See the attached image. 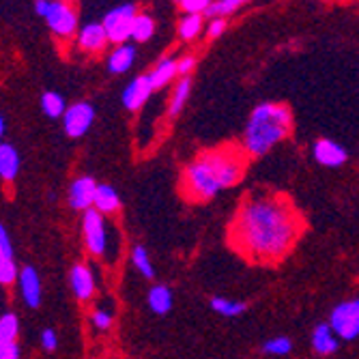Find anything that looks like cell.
Instances as JSON below:
<instances>
[{"mask_svg": "<svg viewBox=\"0 0 359 359\" xmlns=\"http://www.w3.org/2000/svg\"><path fill=\"white\" fill-rule=\"evenodd\" d=\"M312 348L320 357H330L340 348V338L330 323H318L312 330Z\"/></svg>", "mask_w": 359, "mask_h": 359, "instance_id": "cell-14", "label": "cell"}, {"mask_svg": "<svg viewBox=\"0 0 359 359\" xmlns=\"http://www.w3.org/2000/svg\"><path fill=\"white\" fill-rule=\"evenodd\" d=\"M189 93H191V80H189V78H183V80L175 86L172 100H170V106H168V116L175 118V116L185 108V102L189 100Z\"/></svg>", "mask_w": 359, "mask_h": 359, "instance_id": "cell-23", "label": "cell"}, {"mask_svg": "<svg viewBox=\"0 0 359 359\" xmlns=\"http://www.w3.org/2000/svg\"><path fill=\"white\" fill-rule=\"evenodd\" d=\"M177 65H179V74L183 76V78H187V74L194 69V65H196V58L194 56H185V58H181V60H177Z\"/></svg>", "mask_w": 359, "mask_h": 359, "instance_id": "cell-36", "label": "cell"}, {"mask_svg": "<svg viewBox=\"0 0 359 359\" xmlns=\"http://www.w3.org/2000/svg\"><path fill=\"white\" fill-rule=\"evenodd\" d=\"M20 292H22V299L28 308H39L41 306V278L37 273L35 267H22L20 269Z\"/></svg>", "mask_w": 359, "mask_h": 359, "instance_id": "cell-12", "label": "cell"}, {"mask_svg": "<svg viewBox=\"0 0 359 359\" xmlns=\"http://www.w3.org/2000/svg\"><path fill=\"white\" fill-rule=\"evenodd\" d=\"M50 7H52V0H35V11H37L41 18H48Z\"/></svg>", "mask_w": 359, "mask_h": 359, "instance_id": "cell-38", "label": "cell"}, {"mask_svg": "<svg viewBox=\"0 0 359 359\" xmlns=\"http://www.w3.org/2000/svg\"><path fill=\"white\" fill-rule=\"evenodd\" d=\"M312 155L325 168H340L346 164L348 153L342 144L334 142L332 138H318L312 147Z\"/></svg>", "mask_w": 359, "mask_h": 359, "instance_id": "cell-10", "label": "cell"}, {"mask_svg": "<svg viewBox=\"0 0 359 359\" xmlns=\"http://www.w3.org/2000/svg\"><path fill=\"white\" fill-rule=\"evenodd\" d=\"M226 28V20L224 18H215L211 24H209V37H219Z\"/></svg>", "mask_w": 359, "mask_h": 359, "instance_id": "cell-37", "label": "cell"}, {"mask_svg": "<svg viewBox=\"0 0 359 359\" xmlns=\"http://www.w3.org/2000/svg\"><path fill=\"white\" fill-rule=\"evenodd\" d=\"M95 121V108L88 102H76L62 116V129L69 138H82Z\"/></svg>", "mask_w": 359, "mask_h": 359, "instance_id": "cell-7", "label": "cell"}, {"mask_svg": "<svg viewBox=\"0 0 359 359\" xmlns=\"http://www.w3.org/2000/svg\"><path fill=\"white\" fill-rule=\"evenodd\" d=\"M151 93H153V86H151L149 78L147 76H138L132 84H127V88L123 90V106L129 112H136V110H140L147 104Z\"/></svg>", "mask_w": 359, "mask_h": 359, "instance_id": "cell-13", "label": "cell"}, {"mask_svg": "<svg viewBox=\"0 0 359 359\" xmlns=\"http://www.w3.org/2000/svg\"><path fill=\"white\" fill-rule=\"evenodd\" d=\"M22 348L18 342H0V359H20Z\"/></svg>", "mask_w": 359, "mask_h": 359, "instance_id": "cell-34", "label": "cell"}, {"mask_svg": "<svg viewBox=\"0 0 359 359\" xmlns=\"http://www.w3.org/2000/svg\"><path fill=\"white\" fill-rule=\"evenodd\" d=\"M175 297H172V290L166 284H155L149 288L147 292V306L153 314L164 316L172 310Z\"/></svg>", "mask_w": 359, "mask_h": 359, "instance_id": "cell-15", "label": "cell"}, {"mask_svg": "<svg viewBox=\"0 0 359 359\" xmlns=\"http://www.w3.org/2000/svg\"><path fill=\"white\" fill-rule=\"evenodd\" d=\"M20 166H22V157L18 149L9 142L0 144V179L7 183L15 181V177L20 175Z\"/></svg>", "mask_w": 359, "mask_h": 359, "instance_id": "cell-16", "label": "cell"}, {"mask_svg": "<svg viewBox=\"0 0 359 359\" xmlns=\"http://www.w3.org/2000/svg\"><path fill=\"white\" fill-rule=\"evenodd\" d=\"M100 213H104L106 217L116 213L121 209V196L118 191L108 185V183H100V187H97V196H95V207Z\"/></svg>", "mask_w": 359, "mask_h": 359, "instance_id": "cell-18", "label": "cell"}, {"mask_svg": "<svg viewBox=\"0 0 359 359\" xmlns=\"http://www.w3.org/2000/svg\"><path fill=\"white\" fill-rule=\"evenodd\" d=\"M82 235L84 245L90 256L102 258L106 263H116L121 254V233L118 228L97 209L82 213Z\"/></svg>", "mask_w": 359, "mask_h": 359, "instance_id": "cell-4", "label": "cell"}, {"mask_svg": "<svg viewBox=\"0 0 359 359\" xmlns=\"http://www.w3.org/2000/svg\"><path fill=\"white\" fill-rule=\"evenodd\" d=\"M112 320H114V304H102L97 306L90 314V323L95 330L106 332L112 327Z\"/></svg>", "mask_w": 359, "mask_h": 359, "instance_id": "cell-26", "label": "cell"}, {"mask_svg": "<svg viewBox=\"0 0 359 359\" xmlns=\"http://www.w3.org/2000/svg\"><path fill=\"white\" fill-rule=\"evenodd\" d=\"M97 187H100V183H97L93 177H88V175L78 177L69 187V207L76 211H82V213L93 209Z\"/></svg>", "mask_w": 359, "mask_h": 359, "instance_id": "cell-9", "label": "cell"}, {"mask_svg": "<svg viewBox=\"0 0 359 359\" xmlns=\"http://www.w3.org/2000/svg\"><path fill=\"white\" fill-rule=\"evenodd\" d=\"M20 318L15 312H3L0 316V342H18Z\"/></svg>", "mask_w": 359, "mask_h": 359, "instance_id": "cell-24", "label": "cell"}, {"mask_svg": "<svg viewBox=\"0 0 359 359\" xmlns=\"http://www.w3.org/2000/svg\"><path fill=\"white\" fill-rule=\"evenodd\" d=\"M177 74H179V65H177V60H172V58H161V60L157 62V67H155L151 74H147V78H149V82H151V86H153V90H155V88H161V86L170 84L172 78H175Z\"/></svg>", "mask_w": 359, "mask_h": 359, "instance_id": "cell-19", "label": "cell"}, {"mask_svg": "<svg viewBox=\"0 0 359 359\" xmlns=\"http://www.w3.org/2000/svg\"><path fill=\"white\" fill-rule=\"evenodd\" d=\"M5 258H13V243H11L7 226H0V260H5Z\"/></svg>", "mask_w": 359, "mask_h": 359, "instance_id": "cell-32", "label": "cell"}, {"mask_svg": "<svg viewBox=\"0 0 359 359\" xmlns=\"http://www.w3.org/2000/svg\"><path fill=\"white\" fill-rule=\"evenodd\" d=\"M292 116L284 104H258L245 125L243 132V151L252 157L269 153L290 134Z\"/></svg>", "mask_w": 359, "mask_h": 359, "instance_id": "cell-3", "label": "cell"}, {"mask_svg": "<svg viewBox=\"0 0 359 359\" xmlns=\"http://www.w3.org/2000/svg\"><path fill=\"white\" fill-rule=\"evenodd\" d=\"M292 351V340L288 336H276L263 342V353L267 357H286Z\"/></svg>", "mask_w": 359, "mask_h": 359, "instance_id": "cell-27", "label": "cell"}, {"mask_svg": "<svg viewBox=\"0 0 359 359\" xmlns=\"http://www.w3.org/2000/svg\"><path fill=\"white\" fill-rule=\"evenodd\" d=\"M0 134H7V118L5 116H0Z\"/></svg>", "mask_w": 359, "mask_h": 359, "instance_id": "cell-39", "label": "cell"}, {"mask_svg": "<svg viewBox=\"0 0 359 359\" xmlns=\"http://www.w3.org/2000/svg\"><path fill=\"white\" fill-rule=\"evenodd\" d=\"M203 26V18L196 15V13H187L181 22H179V35L183 39H194L196 35L201 32Z\"/></svg>", "mask_w": 359, "mask_h": 359, "instance_id": "cell-29", "label": "cell"}, {"mask_svg": "<svg viewBox=\"0 0 359 359\" xmlns=\"http://www.w3.org/2000/svg\"><path fill=\"white\" fill-rule=\"evenodd\" d=\"M304 233L297 209L278 194H250L231 224V245L252 263H278Z\"/></svg>", "mask_w": 359, "mask_h": 359, "instance_id": "cell-1", "label": "cell"}, {"mask_svg": "<svg viewBox=\"0 0 359 359\" xmlns=\"http://www.w3.org/2000/svg\"><path fill=\"white\" fill-rule=\"evenodd\" d=\"M69 284H72V290L78 302L86 304L95 297L97 292V282H95V273L93 269L86 265V263H78L72 267V273H69Z\"/></svg>", "mask_w": 359, "mask_h": 359, "instance_id": "cell-11", "label": "cell"}, {"mask_svg": "<svg viewBox=\"0 0 359 359\" xmlns=\"http://www.w3.org/2000/svg\"><path fill=\"white\" fill-rule=\"evenodd\" d=\"M179 5L183 7V11L198 15V13L207 11L213 3H211V0H179Z\"/></svg>", "mask_w": 359, "mask_h": 359, "instance_id": "cell-33", "label": "cell"}, {"mask_svg": "<svg viewBox=\"0 0 359 359\" xmlns=\"http://www.w3.org/2000/svg\"><path fill=\"white\" fill-rule=\"evenodd\" d=\"M243 3H248V0H215V3L205 13L215 20V18H222V15H228V13L237 11Z\"/></svg>", "mask_w": 359, "mask_h": 359, "instance_id": "cell-30", "label": "cell"}, {"mask_svg": "<svg viewBox=\"0 0 359 359\" xmlns=\"http://www.w3.org/2000/svg\"><path fill=\"white\" fill-rule=\"evenodd\" d=\"M20 278V269L15 265V258H5L0 260V284L11 286Z\"/></svg>", "mask_w": 359, "mask_h": 359, "instance_id": "cell-31", "label": "cell"}, {"mask_svg": "<svg viewBox=\"0 0 359 359\" xmlns=\"http://www.w3.org/2000/svg\"><path fill=\"white\" fill-rule=\"evenodd\" d=\"M211 310L217 312L219 316L235 318V316H241L248 310V306L243 302H235V299H228V297H213L211 299Z\"/></svg>", "mask_w": 359, "mask_h": 359, "instance_id": "cell-22", "label": "cell"}, {"mask_svg": "<svg viewBox=\"0 0 359 359\" xmlns=\"http://www.w3.org/2000/svg\"><path fill=\"white\" fill-rule=\"evenodd\" d=\"M108 39V32L104 28V24H86L82 26L80 35H78V46L86 52H97L106 46Z\"/></svg>", "mask_w": 359, "mask_h": 359, "instance_id": "cell-17", "label": "cell"}, {"mask_svg": "<svg viewBox=\"0 0 359 359\" xmlns=\"http://www.w3.org/2000/svg\"><path fill=\"white\" fill-rule=\"evenodd\" d=\"M245 151L237 149L205 151L183 170V196L194 203H205L215 198L219 191L235 187L245 175Z\"/></svg>", "mask_w": 359, "mask_h": 359, "instance_id": "cell-2", "label": "cell"}, {"mask_svg": "<svg viewBox=\"0 0 359 359\" xmlns=\"http://www.w3.org/2000/svg\"><path fill=\"white\" fill-rule=\"evenodd\" d=\"M153 30H155V22L151 15H138L136 22H134V30H132V39L134 41H147L151 39L153 35Z\"/></svg>", "mask_w": 359, "mask_h": 359, "instance_id": "cell-28", "label": "cell"}, {"mask_svg": "<svg viewBox=\"0 0 359 359\" xmlns=\"http://www.w3.org/2000/svg\"><path fill=\"white\" fill-rule=\"evenodd\" d=\"M41 346L46 351H56L58 348V334L52 327H48V330L41 332Z\"/></svg>", "mask_w": 359, "mask_h": 359, "instance_id": "cell-35", "label": "cell"}, {"mask_svg": "<svg viewBox=\"0 0 359 359\" xmlns=\"http://www.w3.org/2000/svg\"><path fill=\"white\" fill-rule=\"evenodd\" d=\"M332 330L338 334L340 340H355L359 338V297L340 302L332 314L330 320Z\"/></svg>", "mask_w": 359, "mask_h": 359, "instance_id": "cell-5", "label": "cell"}, {"mask_svg": "<svg viewBox=\"0 0 359 359\" xmlns=\"http://www.w3.org/2000/svg\"><path fill=\"white\" fill-rule=\"evenodd\" d=\"M41 110L46 116L50 118H62L65 112H67V106H65V97L56 90H48L41 95Z\"/></svg>", "mask_w": 359, "mask_h": 359, "instance_id": "cell-21", "label": "cell"}, {"mask_svg": "<svg viewBox=\"0 0 359 359\" xmlns=\"http://www.w3.org/2000/svg\"><path fill=\"white\" fill-rule=\"evenodd\" d=\"M134 60H136V48L129 46V43H123V46H118L110 54V58H108V69L112 74H125L134 65Z\"/></svg>", "mask_w": 359, "mask_h": 359, "instance_id": "cell-20", "label": "cell"}, {"mask_svg": "<svg viewBox=\"0 0 359 359\" xmlns=\"http://www.w3.org/2000/svg\"><path fill=\"white\" fill-rule=\"evenodd\" d=\"M132 263H134V267L138 269V273L142 278H147V280L155 278V267L151 263V256H149L144 245H134L132 248Z\"/></svg>", "mask_w": 359, "mask_h": 359, "instance_id": "cell-25", "label": "cell"}, {"mask_svg": "<svg viewBox=\"0 0 359 359\" xmlns=\"http://www.w3.org/2000/svg\"><path fill=\"white\" fill-rule=\"evenodd\" d=\"M136 18H138V13H136L134 5H121V7H114L112 11H108V15L104 18V28L108 32V39L123 46L129 37H132Z\"/></svg>", "mask_w": 359, "mask_h": 359, "instance_id": "cell-6", "label": "cell"}, {"mask_svg": "<svg viewBox=\"0 0 359 359\" xmlns=\"http://www.w3.org/2000/svg\"><path fill=\"white\" fill-rule=\"evenodd\" d=\"M46 20H48L50 28L56 32L58 37H72L76 32V28H78L76 11L67 3H62V0H54Z\"/></svg>", "mask_w": 359, "mask_h": 359, "instance_id": "cell-8", "label": "cell"}]
</instances>
